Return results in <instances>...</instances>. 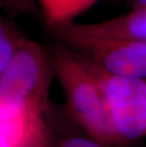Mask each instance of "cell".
I'll use <instances>...</instances> for the list:
<instances>
[{
	"instance_id": "cell-11",
	"label": "cell",
	"mask_w": 146,
	"mask_h": 147,
	"mask_svg": "<svg viewBox=\"0 0 146 147\" xmlns=\"http://www.w3.org/2000/svg\"><path fill=\"white\" fill-rule=\"evenodd\" d=\"M22 147H50L48 145V129L45 128L35 134L27 142H25Z\"/></svg>"
},
{
	"instance_id": "cell-4",
	"label": "cell",
	"mask_w": 146,
	"mask_h": 147,
	"mask_svg": "<svg viewBox=\"0 0 146 147\" xmlns=\"http://www.w3.org/2000/svg\"><path fill=\"white\" fill-rule=\"evenodd\" d=\"M59 38L107 72L146 80V41L78 35Z\"/></svg>"
},
{
	"instance_id": "cell-1",
	"label": "cell",
	"mask_w": 146,
	"mask_h": 147,
	"mask_svg": "<svg viewBox=\"0 0 146 147\" xmlns=\"http://www.w3.org/2000/svg\"><path fill=\"white\" fill-rule=\"evenodd\" d=\"M64 45L54 47L49 55L70 114L91 139L106 147L122 145L115 133L104 90L90 61Z\"/></svg>"
},
{
	"instance_id": "cell-10",
	"label": "cell",
	"mask_w": 146,
	"mask_h": 147,
	"mask_svg": "<svg viewBox=\"0 0 146 147\" xmlns=\"http://www.w3.org/2000/svg\"><path fill=\"white\" fill-rule=\"evenodd\" d=\"M60 147H106L91 138L70 137L62 140Z\"/></svg>"
},
{
	"instance_id": "cell-2",
	"label": "cell",
	"mask_w": 146,
	"mask_h": 147,
	"mask_svg": "<svg viewBox=\"0 0 146 147\" xmlns=\"http://www.w3.org/2000/svg\"><path fill=\"white\" fill-rule=\"evenodd\" d=\"M53 76L49 53L30 40L0 73V105L46 110Z\"/></svg>"
},
{
	"instance_id": "cell-12",
	"label": "cell",
	"mask_w": 146,
	"mask_h": 147,
	"mask_svg": "<svg viewBox=\"0 0 146 147\" xmlns=\"http://www.w3.org/2000/svg\"><path fill=\"white\" fill-rule=\"evenodd\" d=\"M146 9V0H132V10Z\"/></svg>"
},
{
	"instance_id": "cell-7",
	"label": "cell",
	"mask_w": 146,
	"mask_h": 147,
	"mask_svg": "<svg viewBox=\"0 0 146 147\" xmlns=\"http://www.w3.org/2000/svg\"><path fill=\"white\" fill-rule=\"evenodd\" d=\"M98 0H37L46 24L56 29L73 22Z\"/></svg>"
},
{
	"instance_id": "cell-9",
	"label": "cell",
	"mask_w": 146,
	"mask_h": 147,
	"mask_svg": "<svg viewBox=\"0 0 146 147\" xmlns=\"http://www.w3.org/2000/svg\"><path fill=\"white\" fill-rule=\"evenodd\" d=\"M0 6L11 18L23 14H36L39 10L36 0H0Z\"/></svg>"
},
{
	"instance_id": "cell-3",
	"label": "cell",
	"mask_w": 146,
	"mask_h": 147,
	"mask_svg": "<svg viewBox=\"0 0 146 147\" xmlns=\"http://www.w3.org/2000/svg\"><path fill=\"white\" fill-rule=\"evenodd\" d=\"M90 63L102 84L111 123L122 145L146 136V80L111 74Z\"/></svg>"
},
{
	"instance_id": "cell-5",
	"label": "cell",
	"mask_w": 146,
	"mask_h": 147,
	"mask_svg": "<svg viewBox=\"0 0 146 147\" xmlns=\"http://www.w3.org/2000/svg\"><path fill=\"white\" fill-rule=\"evenodd\" d=\"M58 36L112 37L146 41V9L132 10L109 20L90 24L68 23L56 28Z\"/></svg>"
},
{
	"instance_id": "cell-6",
	"label": "cell",
	"mask_w": 146,
	"mask_h": 147,
	"mask_svg": "<svg viewBox=\"0 0 146 147\" xmlns=\"http://www.w3.org/2000/svg\"><path fill=\"white\" fill-rule=\"evenodd\" d=\"M45 111L30 106L0 105L1 147H22L30 138L46 128Z\"/></svg>"
},
{
	"instance_id": "cell-8",
	"label": "cell",
	"mask_w": 146,
	"mask_h": 147,
	"mask_svg": "<svg viewBox=\"0 0 146 147\" xmlns=\"http://www.w3.org/2000/svg\"><path fill=\"white\" fill-rule=\"evenodd\" d=\"M12 19L0 18V73L30 41Z\"/></svg>"
}]
</instances>
